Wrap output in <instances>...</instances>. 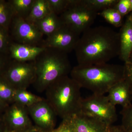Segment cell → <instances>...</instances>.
<instances>
[{
  "label": "cell",
  "instance_id": "obj_1",
  "mask_svg": "<svg viewBox=\"0 0 132 132\" xmlns=\"http://www.w3.org/2000/svg\"><path fill=\"white\" fill-rule=\"evenodd\" d=\"M74 50L79 65L106 64L119 55V33L107 27H91L82 33Z\"/></svg>",
  "mask_w": 132,
  "mask_h": 132
},
{
  "label": "cell",
  "instance_id": "obj_2",
  "mask_svg": "<svg viewBox=\"0 0 132 132\" xmlns=\"http://www.w3.org/2000/svg\"><path fill=\"white\" fill-rule=\"evenodd\" d=\"M71 77L81 88L93 94L105 95L113 86L125 78V66L106 64L80 66L72 68Z\"/></svg>",
  "mask_w": 132,
  "mask_h": 132
},
{
  "label": "cell",
  "instance_id": "obj_3",
  "mask_svg": "<svg viewBox=\"0 0 132 132\" xmlns=\"http://www.w3.org/2000/svg\"><path fill=\"white\" fill-rule=\"evenodd\" d=\"M81 87L68 75L52 83L45 90L46 99L55 112L62 119L81 112Z\"/></svg>",
  "mask_w": 132,
  "mask_h": 132
},
{
  "label": "cell",
  "instance_id": "obj_4",
  "mask_svg": "<svg viewBox=\"0 0 132 132\" xmlns=\"http://www.w3.org/2000/svg\"><path fill=\"white\" fill-rule=\"evenodd\" d=\"M34 62L36 79L33 85L40 93L58 79L68 75L72 69L68 54L52 48H46Z\"/></svg>",
  "mask_w": 132,
  "mask_h": 132
},
{
  "label": "cell",
  "instance_id": "obj_5",
  "mask_svg": "<svg viewBox=\"0 0 132 132\" xmlns=\"http://www.w3.org/2000/svg\"><path fill=\"white\" fill-rule=\"evenodd\" d=\"M98 14L85 0H70L67 9L59 16L64 25L81 34L91 27Z\"/></svg>",
  "mask_w": 132,
  "mask_h": 132
},
{
  "label": "cell",
  "instance_id": "obj_6",
  "mask_svg": "<svg viewBox=\"0 0 132 132\" xmlns=\"http://www.w3.org/2000/svg\"><path fill=\"white\" fill-rule=\"evenodd\" d=\"M1 75L15 90H27L35 80L34 62L11 60Z\"/></svg>",
  "mask_w": 132,
  "mask_h": 132
},
{
  "label": "cell",
  "instance_id": "obj_7",
  "mask_svg": "<svg viewBox=\"0 0 132 132\" xmlns=\"http://www.w3.org/2000/svg\"><path fill=\"white\" fill-rule=\"evenodd\" d=\"M81 112L97 118L109 126L118 119L116 106L104 95L93 94L82 99Z\"/></svg>",
  "mask_w": 132,
  "mask_h": 132
},
{
  "label": "cell",
  "instance_id": "obj_8",
  "mask_svg": "<svg viewBox=\"0 0 132 132\" xmlns=\"http://www.w3.org/2000/svg\"><path fill=\"white\" fill-rule=\"evenodd\" d=\"M9 32L13 41L31 46H42L43 34L34 24L18 16H14Z\"/></svg>",
  "mask_w": 132,
  "mask_h": 132
},
{
  "label": "cell",
  "instance_id": "obj_9",
  "mask_svg": "<svg viewBox=\"0 0 132 132\" xmlns=\"http://www.w3.org/2000/svg\"><path fill=\"white\" fill-rule=\"evenodd\" d=\"M80 35L64 24L44 39L42 47L55 48L68 54L74 50Z\"/></svg>",
  "mask_w": 132,
  "mask_h": 132
},
{
  "label": "cell",
  "instance_id": "obj_10",
  "mask_svg": "<svg viewBox=\"0 0 132 132\" xmlns=\"http://www.w3.org/2000/svg\"><path fill=\"white\" fill-rule=\"evenodd\" d=\"M27 108L36 126L46 132L54 129L57 116L46 99Z\"/></svg>",
  "mask_w": 132,
  "mask_h": 132
},
{
  "label": "cell",
  "instance_id": "obj_11",
  "mask_svg": "<svg viewBox=\"0 0 132 132\" xmlns=\"http://www.w3.org/2000/svg\"><path fill=\"white\" fill-rule=\"evenodd\" d=\"M6 111L3 121L8 127L7 129L20 132L33 126L26 107L14 102Z\"/></svg>",
  "mask_w": 132,
  "mask_h": 132
},
{
  "label": "cell",
  "instance_id": "obj_12",
  "mask_svg": "<svg viewBox=\"0 0 132 132\" xmlns=\"http://www.w3.org/2000/svg\"><path fill=\"white\" fill-rule=\"evenodd\" d=\"M71 119L76 132H109L111 126L97 118L81 112Z\"/></svg>",
  "mask_w": 132,
  "mask_h": 132
},
{
  "label": "cell",
  "instance_id": "obj_13",
  "mask_svg": "<svg viewBox=\"0 0 132 132\" xmlns=\"http://www.w3.org/2000/svg\"><path fill=\"white\" fill-rule=\"evenodd\" d=\"M46 48L42 46L25 45L13 41L10 46L9 56L11 60L17 61H34Z\"/></svg>",
  "mask_w": 132,
  "mask_h": 132
},
{
  "label": "cell",
  "instance_id": "obj_14",
  "mask_svg": "<svg viewBox=\"0 0 132 132\" xmlns=\"http://www.w3.org/2000/svg\"><path fill=\"white\" fill-rule=\"evenodd\" d=\"M108 93V98L114 106L120 105L124 108L132 104V92L125 78L113 86Z\"/></svg>",
  "mask_w": 132,
  "mask_h": 132
},
{
  "label": "cell",
  "instance_id": "obj_15",
  "mask_svg": "<svg viewBox=\"0 0 132 132\" xmlns=\"http://www.w3.org/2000/svg\"><path fill=\"white\" fill-rule=\"evenodd\" d=\"M120 54L121 59L128 63L132 52V24L128 19L119 33Z\"/></svg>",
  "mask_w": 132,
  "mask_h": 132
},
{
  "label": "cell",
  "instance_id": "obj_16",
  "mask_svg": "<svg viewBox=\"0 0 132 132\" xmlns=\"http://www.w3.org/2000/svg\"><path fill=\"white\" fill-rule=\"evenodd\" d=\"M33 24L47 37L53 34L64 25L60 16L52 12Z\"/></svg>",
  "mask_w": 132,
  "mask_h": 132
},
{
  "label": "cell",
  "instance_id": "obj_17",
  "mask_svg": "<svg viewBox=\"0 0 132 132\" xmlns=\"http://www.w3.org/2000/svg\"><path fill=\"white\" fill-rule=\"evenodd\" d=\"M51 12L47 0H35L30 14L25 20L34 24Z\"/></svg>",
  "mask_w": 132,
  "mask_h": 132
},
{
  "label": "cell",
  "instance_id": "obj_18",
  "mask_svg": "<svg viewBox=\"0 0 132 132\" xmlns=\"http://www.w3.org/2000/svg\"><path fill=\"white\" fill-rule=\"evenodd\" d=\"M35 0H9L14 16L26 20L30 14Z\"/></svg>",
  "mask_w": 132,
  "mask_h": 132
},
{
  "label": "cell",
  "instance_id": "obj_19",
  "mask_svg": "<svg viewBox=\"0 0 132 132\" xmlns=\"http://www.w3.org/2000/svg\"><path fill=\"white\" fill-rule=\"evenodd\" d=\"M43 99L27 90H16L15 94L14 102L28 107Z\"/></svg>",
  "mask_w": 132,
  "mask_h": 132
},
{
  "label": "cell",
  "instance_id": "obj_20",
  "mask_svg": "<svg viewBox=\"0 0 132 132\" xmlns=\"http://www.w3.org/2000/svg\"><path fill=\"white\" fill-rule=\"evenodd\" d=\"M14 16L13 10L8 1L0 0V26L9 31Z\"/></svg>",
  "mask_w": 132,
  "mask_h": 132
},
{
  "label": "cell",
  "instance_id": "obj_21",
  "mask_svg": "<svg viewBox=\"0 0 132 132\" xmlns=\"http://www.w3.org/2000/svg\"><path fill=\"white\" fill-rule=\"evenodd\" d=\"M16 90L1 75H0V100L6 103L14 102Z\"/></svg>",
  "mask_w": 132,
  "mask_h": 132
},
{
  "label": "cell",
  "instance_id": "obj_22",
  "mask_svg": "<svg viewBox=\"0 0 132 132\" xmlns=\"http://www.w3.org/2000/svg\"><path fill=\"white\" fill-rule=\"evenodd\" d=\"M100 15L108 23L116 27H119L122 24V16L113 8L108 9L99 12Z\"/></svg>",
  "mask_w": 132,
  "mask_h": 132
},
{
  "label": "cell",
  "instance_id": "obj_23",
  "mask_svg": "<svg viewBox=\"0 0 132 132\" xmlns=\"http://www.w3.org/2000/svg\"><path fill=\"white\" fill-rule=\"evenodd\" d=\"M88 5L98 13L108 9L113 8L117 0H85Z\"/></svg>",
  "mask_w": 132,
  "mask_h": 132
},
{
  "label": "cell",
  "instance_id": "obj_24",
  "mask_svg": "<svg viewBox=\"0 0 132 132\" xmlns=\"http://www.w3.org/2000/svg\"><path fill=\"white\" fill-rule=\"evenodd\" d=\"M13 40L9 31L0 26V53L9 55V50Z\"/></svg>",
  "mask_w": 132,
  "mask_h": 132
},
{
  "label": "cell",
  "instance_id": "obj_25",
  "mask_svg": "<svg viewBox=\"0 0 132 132\" xmlns=\"http://www.w3.org/2000/svg\"><path fill=\"white\" fill-rule=\"evenodd\" d=\"M51 12L60 16L67 10L70 0H47Z\"/></svg>",
  "mask_w": 132,
  "mask_h": 132
},
{
  "label": "cell",
  "instance_id": "obj_26",
  "mask_svg": "<svg viewBox=\"0 0 132 132\" xmlns=\"http://www.w3.org/2000/svg\"><path fill=\"white\" fill-rule=\"evenodd\" d=\"M120 113L122 115L121 127L126 132H132V104L123 108Z\"/></svg>",
  "mask_w": 132,
  "mask_h": 132
},
{
  "label": "cell",
  "instance_id": "obj_27",
  "mask_svg": "<svg viewBox=\"0 0 132 132\" xmlns=\"http://www.w3.org/2000/svg\"><path fill=\"white\" fill-rule=\"evenodd\" d=\"M49 132H76L71 118L62 120L59 127Z\"/></svg>",
  "mask_w": 132,
  "mask_h": 132
},
{
  "label": "cell",
  "instance_id": "obj_28",
  "mask_svg": "<svg viewBox=\"0 0 132 132\" xmlns=\"http://www.w3.org/2000/svg\"><path fill=\"white\" fill-rule=\"evenodd\" d=\"M130 0H120L118 1L113 8L123 16L130 12Z\"/></svg>",
  "mask_w": 132,
  "mask_h": 132
},
{
  "label": "cell",
  "instance_id": "obj_29",
  "mask_svg": "<svg viewBox=\"0 0 132 132\" xmlns=\"http://www.w3.org/2000/svg\"><path fill=\"white\" fill-rule=\"evenodd\" d=\"M125 79L128 82L132 93V64L125 63Z\"/></svg>",
  "mask_w": 132,
  "mask_h": 132
},
{
  "label": "cell",
  "instance_id": "obj_30",
  "mask_svg": "<svg viewBox=\"0 0 132 132\" xmlns=\"http://www.w3.org/2000/svg\"><path fill=\"white\" fill-rule=\"evenodd\" d=\"M11 60L8 55L0 53V75L2 74Z\"/></svg>",
  "mask_w": 132,
  "mask_h": 132
},
{
  "label": "cell",
  "instance_id": "obj_31",
  "mask_svg": "<svg viewBox=\"0 0 132 132\" xmlns=\"http://www.w3.org/2000/svg\"><path fill=\"white\" fill-rule=\"evenodd\" d=\"M20 132H46L45 131L36 126H32L26 130Z\"/></svg>",
  "mask_w": 132,
  "mask_h": 132
},
{
  "label": "cell",
  "instance_id": "obj_32",
  "mask_svg": "<svg viewBox=\"0 0 132 132\" xmlns=\"http://www.w3.org/2000/svg\"><path fill=\"white\" fill-rule=\"evenodd\" d=\"M109 132H126L123 130L121 126H110Z\"/></svg>",
  "mask_w": 132,
  "mask_h": 132
},
{
  "label": "cell",
  "instance_id": "obj_33",
  "mask_svg": "<svg viewBox=\"0 0 132 132\" xmlns=\"http://www.w3.org/2000/svg\"><path fill=\"white\" fill-rule=\"evenodd\" d=\"M7 108V104L0 100V111L6 110Z\"/></svg>",
  "mask_w": 132,
  "mask_h": 132
},
{
  "label": "cell",
  "instance_id": "obj_34",
  "mask_svg": "<svg viewBox=\"0 0 132 132\" xmlns=\"http://www.w3.org/2000/svg\"><path fill=\"white\" fill-rule=\"evenodd\" d=\"M3 125H4V123H3V120L0 119V132H1L2 131V127H3Z\"/></svg>",
  "mask_w": 132,
  "mask_h": 132
},
{
  "label": "cell",
  "instance_id": "obj_35",
  "mask_svg": "<svg viewBox=\"0 0 132 132\" xmlns=\"http://www.w3.org/2000/svg\"><path fill=\"white\" fill-rule=\"evenodd\" d=\"M128 63H130V64H132V52L130 54V58H129V61Z\"/></svg>",
  "mask_w": 132,
  "mask_h": 132
},
{
  "label": "cell",
  "instance_id": "obj_36",
  "mask_svg": "<svg viewBox=\"0 0 132 132\" xmlns=\"http://www.w3.org/2000/svg\"><path fill=\"white\" fill-rule=\"evenodd\" d=\"M3 132H15L14 131H12V130H9V129H6L3 131Z\"/></svg>",
  "mask_w": 132,
  "mask_h": 132
},
{
  "label": "cell",
  "instance_id": "obj_37",
  "mask_svg": "<svg viewBox=\"0 0 132 132\" xmlns=\"http://www.w3.org/2000/svg\"><path fill=\"white\" fill-rule=\"evenodd\" d=\"M128 19L129 20V21H130V22H131V23L132 24V13L130 15V16L128 17Z\"/></svg>",
  "mask_w": 132,
  "mask_h": 132
},
{
  "label": "cell",
  "instance_id": "obj_38",
  "mask_svg": "<svg viewBox=\"0 0 132 132\" xmlns=\"http://www.w3.org/2000/svg\"><path fill=\"white\" fill-rule=\"evenodd\" d=\"M130 11H132V0H130Z\"/></svg>",
  "mask_w": 132,
  "mask_h": 132
}]
</instances>
